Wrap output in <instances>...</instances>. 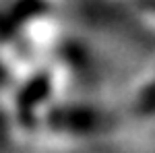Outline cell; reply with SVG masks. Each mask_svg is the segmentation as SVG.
I'll return each instance as SVG.
<instances>
[{"mask_svg":"<svg viewBox=\"0 0 155 153\" xmlns=\"http://www.w3.org/2000/svg\"><path fill=\"white\" fill-rule=\"evenodd\" d=\"M147 108H149V110H155V99H153V101H151V104H149Z\"/></svg>","mask_w":155,"mask_h":153,"instance_id":"cell-1","label":"cell"}]
</instances>
